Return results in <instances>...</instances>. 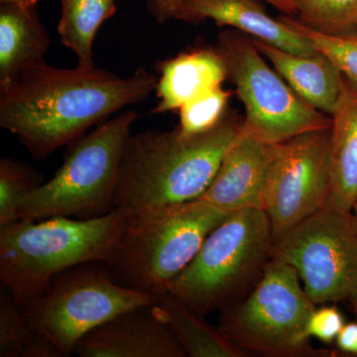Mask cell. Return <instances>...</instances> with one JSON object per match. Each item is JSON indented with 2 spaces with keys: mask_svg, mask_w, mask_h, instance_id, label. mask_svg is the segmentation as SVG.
<instances>
[{
  "mask_svg": "<svg viewBox=\"0 0 357 357\" xmlns=\"http://www.w3.org/2000/svg\"><path fill=\"white\" fill-rule=\"evenodd\" d=\"M158 79L144 68L121 77L107 70L59 69L46 62L0 84V126L34 158H48L122 107L146 100Z\"/></svg>",
  "mask_w": 357,
  "mask_h": 357,
  "instance_id": "6da1fadb",
  "label": "cell"
},
{
  "mask_svg": "<svg viewBox=\"0 0 357 357\" xmlns=\"http://www.w3.org/2000/svg\"><path fill=\"white\" fill-rule=\"evenodd\" d=\"M241 128L227 112L215 128L198 135H183L175 128L129 136L114 208L130 215L201 198Z\"/></svg>",
  "mask_w": 357,
  "mask_h": 357,
  "instance_id": "7a4b0ae2",
  "label": "cell"
},
{
  "mask_svg": "<svg viewBox=\"0 0 357 357\" xmlns=\"http://www.w3.org/2000/svg\"><path fill=\"white\" fill-rule=\"evenodd\" d=\"M116 210L91 218L16 220L0 227V279L23 309L54 278L84 263L109 264L126 225Z\"/></svg>",
  "mask_w": 357,
  "mask_h": 357,
  "instance_id": "3957f363",
  "label": "cell"
},
{
  "mask_svg": "<svg viewBox=\"0 0 357 357\" xmlns=\"http://www.w3.org/2000/svg\"><path fill=\"white\" fill-rule=\"evenodd\" d=\"M229 213L198 199L126 215L107 266L122 285L159 297Z\"/></svg>",
  "mask_w": 357,
  "mask_h": 357,
  "instance_id": "277c9868",
  "label": "cell"
},
{
  "mask_svg": "<svg viewBox=\"0 0 357 357\" xmlns=\"http://www.w3.org/2000/svg\"><path fill=\"white\" fill-rule=\"evenodd\" d=\"M272 244L266 211H234L208 234L168 292L201 316L223 311L238 302L251 282L261 276Z\"/></svg>",
  "mask_w": 357,
  "mask_h": 357,
  "instance_id": "5b68a950",
  "label": "cell"
},
{
  "mask_svg": "<svg viewBox=\"0 0 357 357\" xmlns=\"http://www.w3.org/2000/svg\"><path fill=\"white\" fill-rule=\"evenodd\" d=\"M136 117L128 110L72 142L55 176L20 204L16 220L91 218L114 210L122 156Z\"/></svg>",
  "mask_w": 357,
  "mask_h": 357,
  "instance_id": "8992f818",
  "label": "cell"
},
{
  "mask_svg": "<svg viewBox=\"0 0 357 357\" xmlns=\"http://www.w3.org/2000/svg\"><path fill=\"white\" fill-rule=\"evenodd\" d=\"M297 270L267 263L252 292L223 310L218 330L243 351L264 356H314L307 324L317 305L301 285Z\"/></svg>",
  "mask_w": 357,
  "mask_h": 357,
  "instance_id": "52a82bcc",
  "label": "cell"
},
{
  "mask_svg": "<svg viewBox=\"0 0 357 357\" xmlns=\"http://www.w3.org/2000/svg\"><path fill=\"white\" fill-rule=\"evenodd\" d=\"M98 263H84L58 275L23 309L33 328L62 357L75 354L77 342L98 326L129 310L152 306L158 299L122 285Z\"/></svg>",
  "mask_w": 357,
  "mask_h": 357,
  "instance_id": "ba28073f",
  "label": "cell"
},
{
  "mask_svg": "<svg viewBox=\"0 0 357 357\" xmlns=\"http://www.w3.org/2000/svg\"><path fill=\"white\" fill-rule=\"evenodd\" d=\"M217 50L245 107L243 130L272 145L331 128L332 119L302 100L243 33H220Z\"/></svg>",
  "mask_w": 357,
  "mask_h": 357,
  "instance_id": "9c48e42d",
  "label": "cell"
},
{
  "mask_svg": "<svg viewBox=\"0 0 357 357\" xmlns=\"http://www.w3.org/2000/svg\"><path fill=\"white\" fill-rule=\"evenodd\" d=\"M270 261L297 270L316 305L349 299L357 288V227L352 211L324 208L272 244Z\"/></svg>",
  "mask_w": 357,
  "mask_h": 357,
  "instance_id": "30bf717a",
  "label": "cell"
},
{
  "mask_svg": "<svg viewBox=\"0 0 357 357\" xmlns=\"http://www.w3.org/2000/svg\"><path fill=\"white\" fill-rule=\"evenodd\" d=\"M330 139L328 128L271 145L264 211L273 243L325 208L330 188Z\"/></svg>",
  "mask_w": 357,
  "mask_h": 357,
  "instance_id": "8fae6325",
  "label": "cell"
},
{
  "mask_svg": "<svg viewBox=\"0 0 357 357\" xmlns=\"http://www.w3.org/2000/svg\"><path fill=\"white\" fill-rule=\"evenodd\" d=\"M81 357H185L152 306L136 307L98 326L77 342Z\"/></svg>",
  "mask_w": 357,
  "mask_h": 357,
  "instance_id": "7c38bea8",
  "label": "cell"
},
{
  "mask_svg": "<svg viewBox=\"0 0 357 357\" xmlns=\"http://www.w3.org/2000/svg\"><path fill=\"white\" fill-rule=\"evenodd\" d=\"M270 160L271 145L241 128L210 187L199 199L227 213L264 211Z\"/></svg>",
  "mask_w": 357,
  "mask_h": 357,
  "instance_id": "4fadbf2b",
  "label": "cell"
},
{
  "mask_svg": "<svg viewBox=\"0 0 357 357\" xmlns=\"http://www.w3.org/2000/svg\"><path fill=\"white\" fill-rule=\"evenodd\" d=\"M206 20L215 21L218 27L229 26L291 53L312 55L319 52L281 16L278 20L270 16L261 0H183L178 20L199 23Z\"/></svg>",
  "mask_w": 357,
  "mask_h": 357,
  "instance_id": "5bb4252c",
  "label": "cell"
},
{
  "mask_svg": "<svg viewBox=\"0 0 357 357\" xmlns=\"http://www.w3.org/2000/svg\"><path fill=\"white\" fill-rule=\"evenodd\" d=\"M284 81L314 109L332 115L344 86V74L325 54L299 55L252 39Z\"/></svg>",
  "mask_w": 357,
  "mask_h": 357,
  "instance_id": "9a60e30c",
  "label": "cell"
},
{
  "mask_svg": "<svg viewBox=\"0 0 357 357\" xmlns=\"http://www.w3.org/2000/svg\"><path fill=\"white\" fill-rule=\"evenodd\" d=\"M331 119L330 188L325 208L352 211L357 201V82L345 75Z\"/></svg>",
  "mask_w": 357,
  "mask_h": 357,
  "instance_id": "2e32d148",
  "label": "cell"
},
{
  "mask_svg": "<svg viewBox=\"0 0 357 357\" xmlns=\"http://www.w3.org/2000/svg\"><path fill=\"white\" fill-rule=\"evenodd\" d=\"M157 82L158 105L152 114L178 110L192 100L222 86L227 66L217 49H196L161 63Z\"/></svg>",
  "mask_w": 357,
  "mask_h": 357,
  "instance_id": "e0dca14e",
  "label": "cell"
},
{
  "mask_svg": "<svg viewBox=\"0 0 357 357\" xmlns=\"http://www.w3.org/2000/svg\"><path fill=\"white\" fill-rule=\"evenodd\" d=\"M50 38L36 8L0 3V84L44 62Z\"/></svg>",
  "mask_w": 357,
  "mask_h": 357,
  "instance_id": "ac0fdd59",
  "label": "cell"
},
{
  "mask_svg": "<svg viewBox=\"0 0 357 357\" xmlns=\"http://www.w3.org/2000/svg\"><path fill=\"white\" fill-rule=\"evenodd\" d=\"M152 309L169 326L187 356H248L245 351L229 342L218 328L206 324L203 316L192 311L170 292L159 296Z\"/></svg>",
  "mask_w": 357,
  "mask_h": 357,
  "instance_id": "d6986e66",
  "label": "cell"
},
{
  "mask_svg": "<svg viewBox=\"0 0 357 357\" xmlns=\"http://www.w3.org/2000/svg\"><path fill=\"white\" fill-rule=\"evenodd\" d=\"M62 6L58 34L77 58V67L91 69L96 32L105 20L116 13L115 0H60Z\"/></svg>",
  "mask_w": 357,
  "mask_h": 357,
  "instance_id": "ffe728a7",
  "label": "cell"
},
{
  "mask_svg": "<svg viewBox=\"0 0 357 357\" xmlns=\"http://www.w3.org/2000/svg\"><path fill=\"white\" fill-rule=\"evenodd\" d=\"M0 357H62L6 288L0 296Z\"/></svg>",
  "mask_w": 357,
  "mask_h": 357,
  "instance_id": "44dd1931",
  "label": "cell"
},
{
  "mask_svg": "<svg viewBox=\"0 0 357 357\" xmlns=\"http://www.w3.org/2000/svg\"><path fill=\"white\" fill-rule=\"evenodd\" d=\"M295 18L328 36L357 35V0H290Z\"/></svg>",
  "mask_w": 357,
  "mask_h": 357,
  "instance_id": "7402d4cb",
  "label": "cell"
},
{
  "mask_svg": "<svg viewBox=\"0 0 357 357\" xmlns=\"http://www.w3.org/2000/svg\"><path fill=\"white\" fill-rule=\"evenodd\" d=\"M42 176L33 167L0 160V227L16 220V211L26 197L42 184Z\"/></svg>",
  "mask_w": 357,
  "mask_h": 357,
  "instance_id": "603a6c76",
  "label": "cell"
},
{
  "mask_svg": "<svg viewBox=\"0 0 357 357\" xmlns=\"http://www.w3.org/2000/svg\"><path fill=\"white\" fill-rule=\"evenodd\" d=\"M230 96L231 91L218 86L181 107L178 131L183 135L192 136L215 128L227 114Z\"/></svg>",
  "mask_w": 357,
  "mask_h": 357,
  "instance_id": "cb8c5ba5",
  "label": "cell"
},
{
  "mask_svg": "<svg viewBox=\"0 0 357 357\" xmlns=\"http://www.w3.org/2000/svg\"><path fill=\"white\" fill-rule=\"evenodd\" d=\"M281 17L296 31L307 37L317 50L328 56L345 76L357 82V35L328 36L310 29L294 16L285 14Z\"/></svg>",
  "mask_w": 357,
  "mask_h": 357,
  "instance_id": "d4e9b609",
  "label": "cell"
},
{
  "mask_svg": "<svg viewBox=\"0 0 357 357\" xmlns=\"http://www.w3.org/2000/svg\"><path fill=\"white\" fill-rule=\"evenodd\" d=\"M345 325L342 312L335 306H325L314 310L309 324L310 337H316L326 344H333Z\"/></svg>",
  "mask_w": 357,
  "mask_h": 357,
  "instance_id": "484cf974",
  "label": "cell"
},
{
  "mask_svg": "<svg viewBox=\"0 0 357 357\" xmlns=\"http://www.w3.org/2000/svg\"><path fill=\"white\" fill-rule=\"evenodd\" d=\"M271 4L286 15H295V8L290 0H262ZM183 0H148L147 10L159 23L178 20L182 10Z\"/></svg>",
  "mask_w": 357,
  "mask_h": 357,
  "instance_id": "4316f807",
  "label": "cell"
},
{
  "mask_svg": "<svg viewBox=\"0 0 357 357\" xmlns=\"http://www.w3.org/2000/svg\"><path fill=\"white\" fill-rule=\"evenodd\" d=\"M335 344L340 351L357 356V323L345 324L335 340Z\"/></svg>",
  "mask_w": 357,
  "mask_h": 357,
  "instance_id": "83f0119b",
  "label": "cell"
},
{
  "mask_svg": "<svg viewBox=\"0 0 357 357\" xmlns=\"http://www.w3.org/2000/svg\"><path fill=\"white\" fill-rule=\"evenodd\" d=\"M38 0H0V3H10L23 7V8H34Z\"/></svg>",
  "mask_w": 357,
  "mask_h": 357,
  "instance_id": "f1b7e54d",
  "label": "cell"
},
{
  "mask_svg": "<svg viewBox=\"0 0 357 357\" xmlns=\"http://www.w3.org/2000/svg\"><path fill=\"white\" fill-rule=\"evenodd\" d=\"M349 300H351L352 307H354V312L357 314V288L354 293L351 294V297H349Z\"/></svg>",
  "mask_w": 357,
  "mask_h": 357,
  "instance_id": "f546056e",
  "label": "cell"
},
{
  "mask_svg": "<svg viewBox=\"0 0 357 357\" xmlns=\"http://www.w3.org/2000/svg\"><path fill=\"white\" fill-rule=\"evenodd\" d=\"M352 215H354V222H356L357 227V201L356 203L354 204V208H352Z\"/></svg>",
  "mask_w": 357,
  "mask_h": 357,
  "instance_id": "4dcf8cb0",
  "label": "cell"
}]
</instances>
